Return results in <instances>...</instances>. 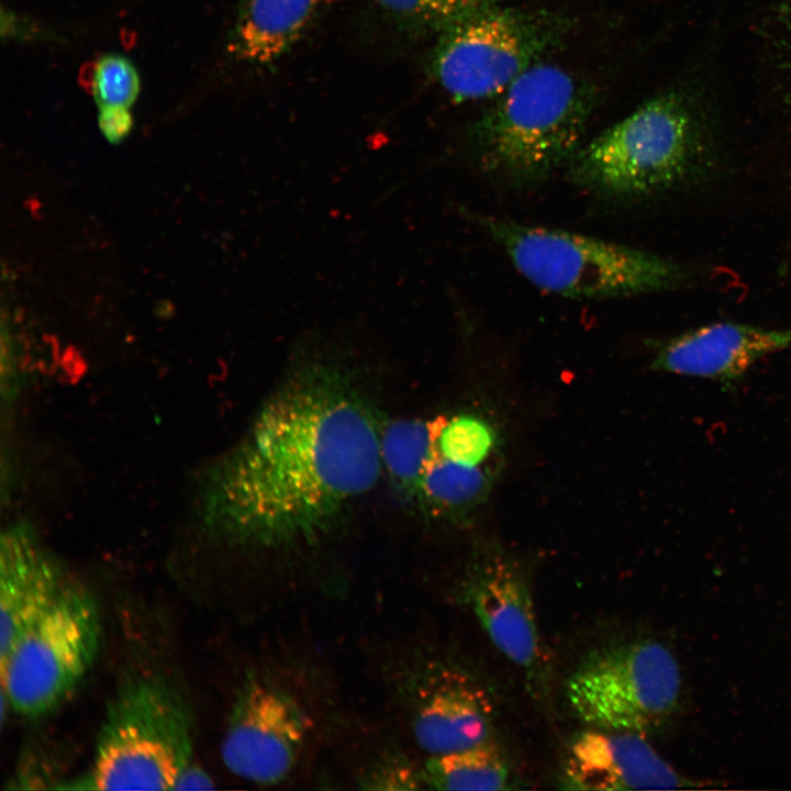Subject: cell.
<instances>
[{"label":"cell","mask_w":791,"mask_h":791,"mask_svg":"<svg viewBox=\"0 0 791 791\" xmlns=\"http://www.w3.org/2000/svg\"><path fill=\"white\" fill-rule=\"evenodd\" d=\"M100 636L93 598L82 589L65 587L0 659L1 693L22 716L37 718L53 712L91 668Z\"/></svg>","instance_id":"cell-8"},{"label":"cell","mask_w":791,"mask_h":791,"mask_svg":"<svg viewBox=\"0 0 791 791\" xmlns=\"http://www.w3.org/2000/svg\"><path fill=\"white\" fill-rule=\"evenodd\" d=\"M367 789H421L424 788L422 769L416 770L403 758L387 756L377 761L366 775Z\"/></svg>","instance_id":"cell-22"},{"label":"cell","mask_w":791,"mask_h":791,"mask_svg":"<svg viewBox=\"0 0 791 791\" xmlns=\"http://www.w3.org/2000/svg\"><path fill=\"white\" fill-rule=\"evenodd\" d=\"M561 35L562 24L546 13L481 8L438 30L431 74L455 102L493 99Z\"/></svg>","instance_id":"cell-6"},{"label":"cell","mask_w":791,"mask_h":791,"mask_svg":"<svg viewBox=\"0 0 791 791\" xmlns=\"http://www.w3.org/2000/svg\"><path fill=\"white\" fill-rule=\"evenodd\" d=\"M0 659L55 602L60 572L27 532L10 531L1 541Z\"/></svg>","instance_id":"cell-14"},{"label":"cell","mask_w":791,"mask_h":791,"mask_svg":"<svg viewBox=\"0 0 791 791\" xmlns=\"http://www.w3.org/2000/svg\"><path fill=\"white\" fill-rule=\"evenodd\" d=\"M190 721L164 677L127 680L107 708L86 788L174 790L192 756Z\"/></svg>","instance_id":"cell-5"},{"label":"cell","mask_w":791,"mask_h":791,"mask_svg":"<svg viewBox=\"0 0 791 791\" xmlns=\"http://www.w3.org/2000/svg\"><path fill=\"white\" fill-rule=\"evenodd\" d=\"M470 218L528 282L561 297H631L678 288L690 276L676 261L626 245L491 214Z\"/></svg>","instance_id":"cell-4"},{"label":"cell","mask_w":791,"mask_h":791,"mask_svg":"<svg viewBox=\"0 0 791 791\" xmlns=\"http://www.w3.org/2000/svg\"><path fill=\"white\" fill-rule=\"evenodd\" d=\"M380 438L369 404L345 371L321 361L298 369L220 468L213 525L254 548L315 543L377 483Z\"/></svg>","instance_id":"cell-1"},{"label":"cell","mask_w":791,"mask_h":791,"mask_svg":"<svg viewBox=\"0 0 791 791\" xmlns=\"http://www.w3.org/2000/svg\"><path fill=\"white\" fill-rule=\"evenodd\" d=\"M791 349V328L717 322L657 344L651 370L712 380L734 392L761 358Z\"/></svg>","instance_id":"cell-13"},{"label":"cell","mask_w":791,"mask_h":791,"mask_svg":"<svg viewBox=\"0 0 791 791\" xmlns=\"http://www.w3.org/2000/svg\"><path fill=\"white\" fill-rule=\"evenodd\" d=\"M312 720L299 700L257 672L247 673L230 711L221 744L225 767L258 784H276L294 769Z\"/></svg>","instance_id":"cell-9"},{"label":"cell","mask_w":791,"mask_h":791,"mask_svg":"<svg viewBox=\"0 0 791 791\" xmlns=\"http://www.w3.org/2000/svg\"><path fill=\"white\" fill-rule=\"evenodd\" d=\"M99 129L110 143L121 142L132 129V115L127 107L99 108Z\"/></svg>","instance_id":"cell-23"},{"label":"cell","mask_w":791,"mask_h":791,"mask_svg":"<svg viewBox=\"0 0 791 791\" xmlns=\"http://www.w3.org/2000/svg\"><path fill=\"white\" fill-rule=\"evenodd\" d=\"M424 787L433 790L499 791L512 789V768L491 739L459 751L430 756L422 768Z\"/></svg>","instance_id":"cell-16"},{"label":"cell","mask_w":791,"mask_h":791,"mask_svg":"<svg viewBox=\"0 0 791 791\" xmlns=\"http://www.w3.org/2000/svg\"><path fill=\"white\" fill-rule=\"evenodd\" d=\"M402 30H436L491 0H372Z\"/></svg>","instance_id":"cell-20"},{"label":"cell","mask_w":791,"mask_h":791,"mask_svg":"<svg viewBox=\"0 0 791 791\" xmlns=\"http://www.w3.org/2000/svg\"><path fill=\"white\" fill-rule=\"evenodd\" d=\"M399 694L414 739L430 756L491 739L494 705L466 668L442 657H420L399 675Z\"/></svg>","instance_id":"cell-10"},{"label":"cell","mask_w":791,"mask_h":791,"mask_svg":"<svg viewBox=\"0 0 791 791\" xmlns=\"http://www.w3.org/2000/svg\"><path fill=\"white\" fill-rule=\"evenodd\" d=\"M91 88L99 108H129L138 94L140 79L126 58L107 55L96 64Z\"/></svg>","instance_id":"cell-21"},{"label":"cell","mask_w":791,"mask_h":791,"mask_svg":"<svg viewBox=\"0 0 791 791\" xmlns=\"http://www.w3.org/2000/svg\"><path fill=\"white\" fill-rule=\"evenodd\" d=\"M445 419L400 420L381 431L382 466L408 494L417 497L422 478L438 453V435Z\"/></svg>","instance_id":"cell-17"},{"label":"cell","mask_w":791,"mask_h":791,"mask_svg":"<svg viewBox=\"0 0 791 791\" xmlns=\"http://www.w3.org/2000/svg\"><path fill=\"white\" fill-rule=\"evenodd\" d=\"M681 673L671 651L645 638L591 653L568 679L576 715L593 728L646 734L677 712Z\"/></svg>","instance_id":"cell-7"},{"label":"cell","mask_w":791,"mask_h":791,"mask_svg":"<svg viewBox=\"0 0 791 791\" xmlns=\"http://www.w3.org/2000/svg\"><path fill=\"white\" fill-rule=\"evenodd\" d=\"M492 475L491 465L458 464L438 450L422 478L417 498L437 512L466 515L486 500Z\"/></svg>","instance_id":"cell-18"},{"label":"cell","mask_w":791,"mask_h":791,"mask_svg":"<svg viewBox=\"0 0 791 791\" xmlns=\"http://www.w3.org/2000/svg\"><path fill=\"white\" fill-rule=\"evenodd\" d=\"M591 111L592 98L579 79L561 66L537 62L475 123L479 168L514 188L545 181L579 151Z\"/></svg>","instance_id":"cell-2"},{"label":"cell","mask_w":791,"mask_h":791,"mask_svg":"<svg viewBox=\"0 0 791 791\" xmlns=\"http://www.w3.org/2000/svg\"><path fill=\"white\" fill-rule=\"evenodd\" d=\"M778 23L780 27V40L782 46L787 47L783 58L789 66V76L791 77V0H781L778 8Z\"/></svg>","instance_id":"cell-24"},{"label":"cell","mask_w":791,"mask_h":791,"mask_svg":"<svg viewBox=\"0 0 791 791\" xmlns=\"http://www.w3.org/2000/svg\"><path fill=\"white\" fill-rule=\"evenodd\" d=\"M335 0H243L229 40L238 62L270 66L308 34Z\"/></svg>","instance_id":"cell-15"},{"label":"cell","mask_w":791,"mask_h":791,"mask_svg":"<svg viewBox=\"0 0 791 791\" xmlns=\"http://www.w3.org/2000/svg\"><path fill=\"white\" fill-rule=\"evenodd\" d=\"M210 777L197 767L189 765L177 780L174 790L212 788Z\"/></svg>","instance_id":"cell-25"},{"label":"cell","mask_w":791,"mask_h":791,"mask_svg":"<svg viewBox=\"0 0 791 791\" xmlns=\"http://www.w3.org/2000/svg\"><path fill=\"white\" fill-rule=\"evenodd\" d=\"M461 598L494 647L528 677L541 669L542 642L533 597L521 565L483 547L471 561Z\"/></svg>","instance_id":"cell-11"},{"label":"cell","mask_w":791,"mask_h":791,"mask_svg":"<svg viewBox=\"0 0 791 791\" xmlns=\"http://www.w3.org/2000/svg\"><path fill=\"white\" fill-rule=\"evenodd\" d=\"M498 443L499 436L491 422L472 413L445 420L437 442L443 457L468 466L491 465Z\"/></svg>","instance_id":"cell-19"},{"label":"cell","mask_w":791,"mask_h":791,"mask_svg":"<svg viewBox=\"0 0 791 791\" xmlns=\"http://www.w3.org/2000/svg\"><path fill=\"white\" fill-rule=\"evenodd\" d=\"M712 163L703 113L688 97L670 91L580 147L567 167L571 181L589 192L639 199L693 182Z\"/></svg>","instance_id":"cell-3"},{"label":"cell","mask_w":791,"mask_h":791,"mask_svg":"<svg viewBox=\"0 0 791 791\" xmlns=\"http://www.w3.org/2000/svg\"><path fill=\"white\" fill-rule=\"evenodd\" d=\"M565 790L702 789L720 781L683 776L643 734L595 728L578 735L566 758Z\"/></svg>","instance_id":"cell-12"}]
</instances>
